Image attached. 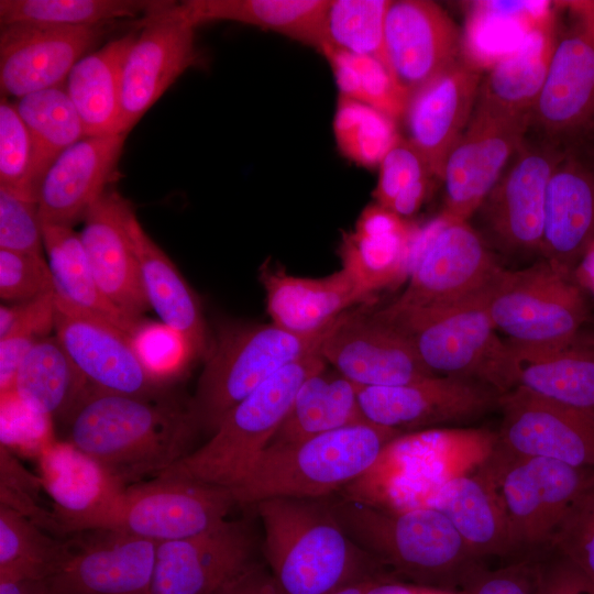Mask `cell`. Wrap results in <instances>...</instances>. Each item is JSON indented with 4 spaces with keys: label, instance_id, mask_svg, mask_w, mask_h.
<instances>
[{
    "label": "cell",
    "instance_id": "cell-13",
    "mask_svg": "<svg viewBox=\"0 0 594 594\" xmlns=\"http://www.w3.org/2000/svg\"><path fill=\"white\" fill-rule=\"evenodd\" d=\"M195 29L176 1L142 20L122 68L119 133H129L168 87L198 64Z\"/></svg>",
    "mask_w": 594,
    "mask_h": 594
},
{
    "label": "cell",
    "instance_id": "cell-11",
    "mask_svg": "<svg viewBox=\"0 0 594 594\" xmlns=\"http://www.w3.org/2000/svg\"><path fill=\"white\" fill-rule=\"evenodd\" d=\"M493 284L451 305L400 312L382 308L374 314L409 340L433 374L485 381L504 343L488 309Z\"/></svg>",
    "mask_w": 594,
    "mask_h": 594
},
{
    "label": "cell",
    "instance_id": "cell-39",
    "mask_svg": "<svg viewBox=\"0 0 594 594\" xmlns=\"http://www.w3.org/2000/svg\"><path fill=\"white\" fill-rule=\"evenodd\" d=\"M195 26L232 21L274 31L319 50L329 0H187L178 2Z\"/></svg>",
    "mask_w": 594,
    "mask_h": 594
},
{
    "label": "cell",
    "instance_id": "cell-15",
    "mask_svg": "<svg viewBox=\"0 0 594 594\" xmlns=\"http://www.w3.org/2000/svg\"><path fill=\"white\" fill-rule=\"evenodd\" d=\"M530 122L527 116H510L475 105L468 127L444 163L443 216L468 221L482 207L508 161L522 145Z\"/></svg>",
    "mask_w": 594,
    "mask_h": 594
},
{
    "label": "cell",
    "instance_id": "cell-51",
    "mask_svg": "<svg viewBox=\"0 0 594 594\" xmlns=\"http://www.w3.org/2000/svg\"><path fill=\"white\" fill-rule=\"evenodd\" d=\"M0 249L43 255V223L37 201L0 188Z\"/></svg>",
    "mask_w": 594,
    "mask_h": 594
},
{
    "label": "cell",
    "instance_id": "cell-4",
    "mask_svg": "<svg viewBox=\"0 0 594 594\" xmlns=\"http://www.w3.org/2000/svg\"><path fill=\"white\" fill-rule=\"evenodd\" d=\"M402 433L363 422L297 443L267 447L230 491L239 505L275 497H328L362 476L385 444Z\"/></svg>",
    "mask_w": 594,
    "mask_h": 594
},
{
    "label": "cell",
    "instance_id": "cell-18",
    "mask_svg": "<svg viewBox=\"0 0 594 594\" xmlns=\"http://www.w3.org/2000/svg\"><path fill=\"white\" fill-rule=\"evenodd\" d=\"M75 536L47 579L54 594H148L157 542L107 529Z\"/></svg>",
    "mask_w": 594,
    "mask_h": 594
},
{
    "label": "cell",
    "instance_id": "cell-60",
    "mask_svg": "<svg viewBox=\"0 0 594 594\" xmlns=\"http://www.w3.org/2000/svg\"><path fill=\"white\" fill-rule=\"evenodd\" d=\"M366 594H462L460 590L424 586L418 584L406 585L392 581L374 580Z\"/></svg>",
    "mask_w": 594,
    "mask_h": 594
},
{
    "label": "cell",
    "instance_id": "cell-1",
    "mask_svg": "<svg viewBox=\"0 0 594 594\" xmlns=\"http://www.w3.org/2000/svg\"><path fill=\"white\" fill-rule=\"evenodd\" d=\"M68 442L124 483L158 475L190 454L199 430L188 407L88 386L65 419Z\"/></svg>",
    "mask_w": 594,
    "mask_h": 594
},
{
    "label": "cell",
    "instance_id": "cell-12",
    "mask_svg": "<svg viewBox=\"0 0 594 594\" xmlns=\"http://www.w3.org/2000/svg\"><path fill=\"white\" fill-rule=\"evenodd\" d=\"M235 501L227 487L157 475L127 486L107 530L166 542L210 531L227 519Z\"/></svg>",
    "mask_w": 594,
    "mask_h": 594
},
{
    "label": "cell",
    "instance_id": "cell-46",
    "mask_svg": "<svg viewBox=\"0 0 594 594\" xmlns=\"http://www.w3.org/2000/svg\"><path fill=\"white\" fill-rule=\"evenodd\" d=\"M340 96L369 105L394 120L404 116L408 98L378 59L322 46Z\"/></svg>",
    "mask_w": 594,
    "mask_h": 594
},
{
    "label": "cell",
    "instance_id": "cell-42",
    "mask_svg": "<svg viewBox=\"0 0 594 594\" xmlns=\"http://www.w3.org/2000/svg\"><path fill=\"white\" fill-rule=\"evenodd\" d=\"M14 105L34 142V172L40 189L54 161L86 136L85 128L65 84L23 96Z\"/></svg>",
    "mask_w": 594,
    "mask_h": 594
},
{
    "label": "cell",
    "instance_id": "cell-3",
    "mask_svg": "<svg viewBox=\"0 0 594 594\" xmlns=\"http://www.w3.org/2000/svg\"><path fill=\"white\" fill-rule=\"evenodd\" d=\"M329 503L361 551L414 584L459 590L481 565L449 519L432 507L388 510L342 494Z\"/></svg>",
    "mask_w": 594,
    "mask_h": 594
},
{
    "label": "cell",
    "instance_id": "cell-55",
    "mask_svg": "<svg viewBox=\"0 0 594 594\" xmlns=\"http://www.w3.org/2000/svg\"><path fill=\"white\" fill-rule=\"evenodd\" d=\"M551 547L594 583V486L578 504Z\"/></svg>",
    "mask_w": 594,
    "mask_h": 594
},
{
    "label": "cell",
    "instance_id": "cell-6",
    "mask_svg": "<svg viewBox=\"0 0 594 594\" xmlns=\"http://www.w3.org/2000/svg\"><path fill=\"white\" fill-rule=\"evenodd\" d=\"M331 326L306 336L273 322L223 327L208 352L195 395L187 405L198 429L212 435L235 405L276 373L319 353Z\"/></svg>",
    "mask_w": 594,
    "mask_h": 594
},
{
    "label": "cell",
    "instance_id": "cell-21",
    "mask_svg": "<svg viewBox=\"0 0 594 594\" xmlns=\"http://www.w3.org/2000/svg\"><path fill=\"white\" fill-rule=\"evenodd\" d=\"M40 472L58 535L105 529L127 488L120 477L68 441H51L41 450Z\"/></svg>",
    "mask_w": 594,
    "mask_h": 594
},
{
    "label": "cell",
    "instance_id": "cell-30",
    "mask_svg": "<svg viewBox=\"0 0 594 594\" xmlns=\"http://www.w3.org/2000/svg\"><path fill=\"white\" fill-rule=\"evenodd\" d=\"M260 279L272 322L296 334L321 332L350 306L370 298L343 268L324 277L310 278L265 265Z\"/></svg>",
    "mask_w": 594,
    "mask_h": 594
},
{
    "label": "cell",
    "instance_id": "cell-19",
    "mask_svg": "<svg viewBox=\"0 0 594 594\" xmlns=\"http://www.w3.org/2000/svg\"><path fill=\"white\" fill-rule=\"evenodd\" d=\"M485 382L501 394L519 387L594 416V345L580 338L561 345L506 340Z\"/></svg>",
    "mask_w": 594,
    "mask_h": 594
},
{
    "label": "cell",
    "instance_id": "cell-45",
    "mask_svg": "<svg viewBox=\"0 0 594 594\" xmlns=\"http://www.w3.org/2000/svg\"><path fill=\"white\" fill-rule=\"evenodd\" d=\"M389 4L387 0H329L319 50L327 45L370 56L382 62L391 72L384 36Z\"/></svg>",
    "mask_w": 594,
    "mask_h": 594
},
{
    "label": "cell",
    "instance_id": "cell-31",
    "mask_svg": "<svg viewBox=\"0 0 594 594\" xmlns=\"http://www.w3.org/2000/svg\"><path fill=\"white\" fill-rule=\"evenodd\" d=\"M594 244V170L563 155L548 184L540 252L570 273Z\"/></svg>",
    "mask_w": 594,
    "mask_h": 594
},
{
    "label": "cell",
    "instance_id": "cell-37",
    "mask_svg": "<svg viewBox=\"0 0 594 594\" xmlns=\"http://www.w3.org/2000/svg\"><path fill=\"white\" fill-rule=\"evenodd\" d=\"M140 25L85 55L66 78L65 88L88 136L119 134L122 68Z\"/></svg>",
    "mask_w": 594,
    "mask_h": 594
},
{
    "label": "cell",
    "instance_id": "cell-58",
    "mask_svg": "<svg viewBox=\"0 0 594 594\" xmlns=\"http://www.w3.org/2000/svg\"><path fill=\"white\" fill-rule=\"evenodd\" d=\"M216 594H286L270 570L256 563L249 564Z\"/></svg>",
    "mask_w": 594,
    "mask_h": 594
},
{
    "label": "cell",
    "instance_id": "cell-5",
    "mask_svg": "<svg viewBox=\"0 0 594 594\" xmlns=\"http://www.w3.org/2000/svg\"><path fill=\"white\" fill-rule=\"evenodd\" d=\"M497 442V433L476 428L402 433L341 494L388 510L424 507L444 484L485 463Z\"/></svg>",
    "mask_w": 594,
    "mask_h": 594
},
{
    "label": "cell",
    "instance_id": "cell-49",
    "mask_svg": "<svg viewBox=\"0 0 594 594\" xmlns=\"http://www.w3.org/2000/svg\"><path fill=\"white\" fill-rule=\"evenodd\" d=\"M32 135L19 116L14 101H0V188L37 201Z\"/></svg>",
    "mask_w": 594,
    "mask_h": 594
},
{
    "label": "cell",
    "instance_id": "cell-38",
    "mask_svg": "<svg viewBox=\"0 0 594 594\" xmlns=\"http://www.w3.org/2000/svg\"><path fill=\"white\" fill-rule=\"evenodd\" d=\"M326 366L300 385L268 447L297 443L340 428L370 422L360 407L359 386Z\"/></svg>",
    "mask_w": 594,
    "mask_h": 594
},
{
    "label": "cell",
    "instance_id": "cell-48",
    "mask_svg": "<svg viewBox=\"0 0 594 594\" xmlns=\"http://www.w3.org/2000/svg\"><path fill=\"white\" fill-rule=\"evenodd\" d=\"M333 132L341 153L364 167L378 166L400 139L394 119L343 96L338 100Z\"/></svg>",
    "mask_w": 594,
    "mask_h": 594
},
{
    "label": "cell",
    "instance_id": "cell-29",
    "mask_svg": "<svg viewBox=\"0 0 594 594\" xmlns=\"http://www.w3.org/2000/svg\"><path fill=\"white\" fill-rule=\"evenodd\" d=\"M128 133L86 135L50 166L40 185L37 205L44 224L73 227L108 189Z\"/></svg>",
    "mask_w": 594,
    "mask_h": 594
},
{
    "label": "cell",
    "instance_id": "cell-41",
    "mask_svg": "<svg viewBox=\"0 0 594 594\" xmlns=\"http://www.w3.org/2000/svg\"><path fill=\"white\" fill-rule=\"evenodd\" d=\"M88 386L54 334L42 339L25 355L12 393L37 413L65 420Z\"/></svg>",
    "mask_w": 594,
    "mask_h": 594
},
{
    "label": "cell",
    "instance_id": "cell-25",
    "mask_svg": "<svg viewBox=\"0 0 594 594\" xmlns=\"http://www.w3.org/2000/svg\"><path fill=\"white\" fill-rule=\"evenodd\" d=\"M54 331L90 386L116 394L158 397L163 383L146 370L129 334L56 305Z\"/></svg>",
    "mask_w": 594,
    "mask_h": 594
},
{
    "label": "cell",
    "instance_id": "cell-34",
    "mask_svg": "<svg viewBox=\"0 0 594 594\" xmlns=\"http://www.w3.org/2000/svg\"><path fill=\"white\" fill-rule=\"evenodd\" d=\"M43 242L55 305L113 326L133 339L145 319L127 315L105 296L94 276L79 233L73 227L43 223Z\"/></svg>",
    "mask_w": 594,
    "mask_h": 594
},
{
    "label": "cell",
    "instance_id": "cell-16",
    "mask_svg": "<svg viewBox=\"0 0 594 594\" xmlns=\"http://www.w3.org/2000/svg\"><path fill=\"white\" fill-rule=\"evenodd\" d=\"M116 24L0 25L1 97L19 99L64 85L75 64L111 33Z\"/></svg>",
    "mask_w": 594,
    "mask_h": 594
},
{
    "label": "cell",
    "instance_id": "cell-2",
    "mask_svg": "<svg viewBox=\"0 0 594 594\" xmlns=\"http://www.w3.org/2000/svg\"><path fill=\"white\" fill-rule=\"evenodd\" d=\"M275 497L255 504L268 570L286 594H333L375 579V562L348 537L329 499Z\"/></svg>",
    "mask_w": 594,
    "mask_h": 594
},
{
    "label": "cell",
    "instance_id": "cell-50",
    "mask_svg": "<svg viewBox=\"0 0 594 594\" xmlns=\"http://www.w3.org/2000/svg\"><path fill=\"white\" fill-rule=\"evenodd\" d=\"M132 340L146 370L162 383L195 358L189 344L162 322L145 320Z\"/></svg>",
    "mask_w": 594,
    "mask_h": 594
},
{
    "label": "cell",
    "instance_id": "cell-8",
    "mask_svg": "<svg viewBox=\"0 0 594 594\" xmlns=\"http://www.w3.org/2000/svg\"><path fill=\"white\" fill-rule=\"evenodd\" d=\"M484 466L505 509L512 551L551 547L594 486V468L515 454L498 442Z\"/></svg>",
    "mask_w": 594,
    "mask_h": 594
},
{
    "label": "cell",
    "instance_id": "cell-52",
    "mask_svg": "<svg viewBox=\"0 0 594 594\" xmlns=\"http://www.w3.org/2000/svg\"><path fill=\"white\" fill-rule=\"evenodd\" d=\"M54 293L52 274L43 255L0 249V298L24 302Z\"/></svg>",
    "mask_w": 594,
    "mask_h": 594
},
{
    "label": "cell",
    "instance_id": "cell-43",
    "mask_svg": "<svg viewBox=\"0 0 594 594\" xmlns=\"http://www.w3.org/2000/svg\"><path fill=\"white\" fill-rule=\"evenodd\" d=\"M164 0H0V25L28 23L91 26L143 19L169 4Z\"/></svg>",
    "mask_w": 594,
    "mask_h": 594
},
{
    "label": "cell",
    "instance_id": "cell-33",
    "mask_svg": "<svg viewBox=\"0 0 594 594\" xmlns=\"http://www.w3.org/2000/svg\"><path fill=\"white\" fill-rule=\"evenodd\" d=\"M424 507L441 512L480 561L512 552L505 509L484 463L444 484Z\"/></svg>",
    "mask_w": 594,
    "mask_h": 594
},
{
    "label": "cell",
    "instance_id": "cell-53",
    "mask_svg": "<svg viewBox=\"0 0 594 594\" xmlns=\"http://www.w3.org/2000/svg\"><path fill=\"white\" fill-rule=\"evenodd\" d=\"M0 504L24 515L41 528L55 532L52 512L38 505L37 492L41 479L29 473L19 461L1 444Z\"/></svg>",
    "mask_w": 594,
    "mask_h": 594
},
{
    "label": "cell",
    "instance_id": "cell-22",
    "mask_svg": "<svg viewBox=\"0 0 594 594\" xmlns=\"http://www.w3.org/2000/svg\"><path fill=\"white\" fill-rule=\"evenodd\" d=\"M384 36L392 75L407 98L461 59L460 31L432 1H391Z\"/></svg>",
    "mask_w": 594,
    "mask_h": 594
},
{
    "label": "cell",
    "instance_id": "cell-35",
    "mask_svg": "<svg viewBox=\"0 0 594 594\" xmlns=\"http://www.w3.org/2000/svg\"><path fill=\"white\" fill-rule=\"evenodd\" d=\"M128 231L139 262L145 295L161 322L177 332L195 356L206 351V330L199 302L166 253L144 231L134 211Z\"/></svg>",
    "mask_w": 594,
    "mask_h": 594
},
{
    "label": "cell",
    "instance_id": "cell-10",
    "mask_svg": "<svg viewBox=\"0 0 594 594\" xmlns=\"http://www.w3.org/2000/svg\"><path fill=\"white\" fill-rule=\"evenodd\" d=\"M409 280L391 312L451 305L488 288L503 270L468 221L442 213L418 229Z\"/></svg>",
    "mask_w": 594,
    "mask_h": 594
},
{
    "label": "cell",
    "instance_id": "cell-17",
    "mask_svg": "<svg viewBox=\"0 0 594 594\" xmlns=\"http://www.w3.org/2000/svg\"><path fill=\"white\" fill-rule=\"evenodd\" d=\"M333 370L359 387L406 384L429 375L409 340L374 312H344L319 348Z\"/></svg>",
    "mask_w": 594,
    "mask_h": 594
},
{
    "label": "cell",
    "instance_id": "cell-24",
    "mask_svg": "<svg viewBox=\"0 0 594 594\" xmlns=\"http://www.w3.org/2000/svg\"><path fill=\"white\" fill-rule=\"evenodd\" d=\"M365 419L403 432L476 417L497 399L468 378L429 375L406 384L359 387Z\"/></svg>",
    "mask_w": 594,
    "mask_h": 594
},
{
    "label": "cell",
    "instance_id": "cell-28",
    "mask_svg": "<svg viewBox=\"0 0 594 594\" xmlns=\"http://www.w3.org/2000/svg\"><path fill=\"white\" fill-rule=\"evenodd\" d=\"M562 156L550 146L521 145L483 202L492 231L506 248L540 251L547 188Z\"/></svg>",
    "mask_w": 594,
    "mask_h": 594
},
{
    "label": "cell",
    "instance_id": "cell-62",
    "mask_svg": "<svg viewBox=\"0 0 594 594\" xmlns=\"http://www.w3.org/2000/svg\"><path fill=\"white\" fill-rule=\"evenodd\" d=\"M376 579H369L352 583L333 594H366L371 583Z\"/></svg>",
    "mask_w": 594,
    "mask_h": 594
},
{
    "label": "cell",
    "instance_id": "cell-9",
    "mask_svg": "<svg viewBox=\"0 0 594 594\" xmlns=\"http://www.w3.org/2000/svg\"><path fill=\"white\" fill-rule=\"evenodd\" d=\"M497 331L530 345H561L580 338L587 304L571 274L548 261L498 274L488 295Z\"/></svg>",
    "mask_w": 594,
    "mask_h": 594
},
{
    "label": "cell",
    "instance_id": "cell-54",
    "mask_svg": "<svg viewBox=\"0 0 594 594\" xmlns=\"http://www.w3.org/2000/svg\"><path fill=\"white\" fill-rule=\"evenodd\" d=\"M373 196L377 205L389 208L395 197L431 173L419 151L407 140L399 139L382 158Z\"/></svg>",
    "mask_w": 594,
    "mask_h": 594
},
{
    "label": "cell",
    "instance_id": "cell-7",
    "mask_svg": "<svg viewBox=\"0 0 594 594\" xmlns=\"http://www.w3.org/2000/svg\"><path fill=\"white\" fill-rule=\"evenodd\" d=\"M326 365L317 353L284 367L235 405L204 446L158 475L232 488L268 447L300 385Z\"/></svg>",
    "mask_w": 594,
    "mask_h": 594
},
{
    "label": "cell",
    "instance_id": "cell-36",
    "mask_svg": "<svg viewBox=\"0 0 594 594\" xmlns=\"http://www.w3.org/2000/svg\"><path fill=\"white\" fill-rule=\"evenodd\" d=\"M556 43V12L532 30L520 46L503 57L482 78L476 106L527 116L539 99Z\"/></svg>",
    "mask_w": 594,
    "mask_h": 594
},
{
    "label": "cell",
    "instance_id": "cell-57",
    "mask_svg": "<svg viewBox=\"0 0 594 594\" xmlns=\"http://www.w3.org/2000/svg\"><path fill=\"white\" fill-rule=\"evenodd\" d=\"M535 594H594V583L561 554L536 564Z\"/></svg>",
    "mask_w": 594,
    "mask_h": 594
},
{
    "label": "cell",
    "instance_id": "cell-56",
    "mask_svg": "<svg viewBox=\"0 0 594 594\" xmlns=\"http://www.w3.org/2000/svg\"><path fill=\"white\" fill-rule=\"evenodd\" d=\"M536 564L520 562L497 570L479 565L462 581V594H535Z\"/></svg>",
    "mask_w": 594,
    "mask_h": 594
},
{
    "label": "cell",
    "instance_id": "cell-26",
    "mask_svg": "<svg viewBox=\"0 0 594 594\" xmlns=\"http://www.w3.org/2000/svg\"><path fill=\"white\" fill-rule=\"evenodd\" d=\"M130 202L107 189L87 210L79 237L105 296L127 315L142 319L151 309L128 231Z\"/></svg>",
    "mask_w": 594,
    "mask_h": 594
},
{
    "label": "cell",
    "instance_id": "cell-14",
    "mask_svg": "<svg viewBox=\"0 0 594 594\" xmlns=\"http://www.w3.org/2000/svg\"><path fill=\"white\" fill-rule=\"evenodd\" d=\"M565 23L556 15V43L539 99L531 112L552 135L569 134L594 122V1L562 3Z\"/></svg>",
    "mask_w": 594,
    "mask_h": 594
},
{
    "label": "cell",
    "instance_id": "cell-27",
    "mask_svg": "<svg viewBox=\"0 0 594 594\" xmlns=\"http://www.w3.org/2000/svg\"><path fill=\"white\" fill-rule=\"evenodd\" d=\"M481 70L460 59L410 95L404 112L407 139L441 179L447 157L473 114Z\"/></svg>",
    "mask_w": 594,
    "mask_h": 594
},
{
    "label": "cell",
    "instance_id": "cell-20",
    "mask_svg": "<svg viewBox=\"0 0 594 594\" xmlns=\"http://www.w3.org/2000/svg\"><path fill=\"white\" fill-rule=\"evenodd\" d=\"M498 444L526 457L594 468V416L516 387L499 394Z\"/></svg>",
    "mask_w": 594,
    "mask_h": 594
},
{
    "label": "cell",
    "instance_id": "cell-23",
    "mask_svg": "<svg viewBox=\"0 0 594 594\" xmlns=\"http://www.w3.org/2000/svg\"><path fill=\"white\" fill-rule=\"evenodd\" d=\"M252 536L241 520L158 542L148 594H216L252 563Z\"/></svg>",
    "mask_w": 594,
    "mask_h": 594
},
{
    "label": "cell",
    "instance_id": "cell-40",
    "mask_svg": "<svg viewBox=\"0 0 594 594\" xmlns=\"http://www.w3.org/2000/svg\"><path fill=\"white\" fill-rule=\"evenodd\" d=\"M552 14L548 1L475 2L462 40L463 59L480 70L490 69Z\"/></svg>",
    "mask_w": 594,
    "mask_h": 594
},
{
    "label": "cell",
    "instance_id": "cell-47",
    "mask_svg": "<svg viewBox=\"0 0 594 594\" xmlns=\"http://www.w3.org/2000/svg\"><path fill=\"white\" fill-rule=\"evenodd\" d=\"M55 323L54 293L0 306V392L12 393L18 370L31 349L50 337Z\"/></svg>",
    "mask_w": 594,
    "mask_h": 594
},
{
    "label": "cell",
    "instance_id": "cell-59",
    "mask_svg": "<svg viewBox=\"0 0 594 594\" xmlns=\"http://www.w3.org/2000/svg\"><path fill=\"white\" fill-rule=\"evenodd\" d=\"M428 189V178L414 183L402 190L391 204L389 210L404 218L415 213L421 206Z\"/></svg>",
    "mask_w": 594,
    "mask_h": 594
},
{
    "label": "cell",
    "instance_id": "cell-32",
    "mask_svg": "<svg viewBox=\"0 0 594 594\" xmlns=\"http://www.w3.org/2000/svg\"><path fill=\"white\" fill-rule=\"evenodd\" d=\"M416 231L417 228L381 205L366 207L354 230L343 235L342 268L369 297L372 296L410 273Z\"/></svg>",
    "mask_w": 594,
    "mask_h": 594
},
{
    "label": "cell",
    "instance_id": "cell-61",
    "mask_svg": "<svg viewBox=\"0 0 594 594\" xmlns=\"http://www.w3.org/2000/svg\"><path fill=\"white\" fill-rule=\"evenodd\" d=\"M0 594H54L47 579L0 576Z\"/></svg>",
    "mask_w": 594,
    "mask_h": 594
},
{
    "label": "cell",
    "instance_id": "cell-44",
    "mask_svg": "<svg viewBox=\"0 0 594 594\" xmlns=\"http://www.w3.org/2000/svg\"><path fill=\"white\" fill-rule=\"evenodd\" d=\"M19 512L0 504V576L48 579L69 552L62 541Z\"/></svg>",
    "mask_w": 594,
    "mask_h": 594
}]
</instances>
